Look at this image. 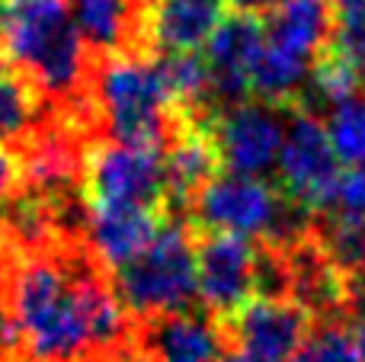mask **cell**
Returning a JSON list of instances; mask_svg holds the SVG:
<instances>
[{
  "mask_svg": "<svg viewBox=\"0 0 365 362\" xmlns=\"http://www.w3.org/2000/svg\"><path fill=\"white\" fill-rule=\"evenodd\" d=\"M96 254L90 241H68L42 254H23L6 276V305L23 353L32 362H81L93 356L83 276Z\"/></svg>",
  "mask_w": 365,
  "mask_h": 362,
  "instance_id": "6da1fadb",
  "label": "cell"
},
{
  "mask_svg": "<svg viewBox=\"0 0 365 362\" xmlns=\"http://www.w3.org/2000/svg\"><path fill=\"white\" fill-rule=\"evenodd\" d=\"M0 58L29 77L51 109L90 93L96 55L77 29L71 0H4Z\"/></svg>",
  "mask_w": 365,
  "mask_h": 362,
  "instance_id": "7a4b0ae2",
  "label": "cell"
},
{
  "mask_svg": "<svg viewBox=\"0 0 365 362\" xmlns=\"http://www.w3.org/2000/svg\"><path fill=\"white\" fill-rule=\"evenodd\" d=\"M90 96L106 138L164 151L167 128H170V100L154 58L148 61L122 51L96 55L90 74Z\"/></svg>",
  "mask_w": 365,
  "mask_h": 362,
  "instance_id": "3957f363",
  "label": "cell"
},
{
  "mask_svg": "<svg viewBox=\"0 0 365 362\" xmlns=\"http://www.w3.org/2000/svg\"><path fill=\"white\" fill-rule=\"evenodd\" d=\"M115 299L132 321L199 308L195 250L186 218H167L158 241L128 267L113 273Z\"/></svg>",
  "mask_w": 365,
  "mask_h": 362,
  "instance_id": "277c9868",
  "label": "cell"
},
{
  "mask_svg": "<svg viewBox=\"0 0 365 362\" xmlns=\"http://www.w3.org/2000/svg\"><path fill=\"white\" fill-rule=\"evenodd\" d=\"M308 222L311 215L292 205L276 183L234 173L212 180L186 215L192 231L231 234L244 241H285Z\"/></svg>",
  "mask_w": 365,
  "mask_h": 362,
  "instance_id": "5b68a950",
  "label": "cell"
},
{
  "mask_svg": "<svg viewBox=\"0 0 365 362\" xmlns=\"http://www.w3.org/2000/svg\"><path fill=\"white\" fill-rule=\"evenodd\" d=\"M285 138L279 151V177L276 186L285 192L292 205L304 215L317 218L336 205L340 192V160L330 145L327 125L311 113V106L282 109Z\"/></svg>",
  "mask_w": 365,
  "mask_h": 362,
  "instance_id": "8992f818",
  "label": "cell"
},
{
  "mask_svg": "<svg viewBox=\"0 0 365 362\" xmlns=\"http://www.w3.org/2000/svg\"><path fill=\"white\" fill-rule=\"evenodd\" d=\"M83 202L100 205H138L167 212V173L160 148L122 145L113 138H96L83 151Z\"/></svg>",
  "mask_w": 365,
  "mask_h": 362,
  "instance_id": "52a82bcc",
  "label": "cell"
},
{
  "mask_svg": "<svg viewBox=\"0 0 365 362\" xmlns=\"http://www.w3.org/2000/svg\"><path fill=\"white\" fill-rule=\"evenodd\" d=\"M195 250V282H199L202 305L212 318L227 321L253 299V241L212 231H192Z\"/></svg>",
  "mask_w": 365,
  "mask_h": 362,
  "instance_id": "ba28073f",
  "label": "cell"
},
{
  "mask_svg": "<svg viewBox=\"0 0 365 362\" xmlns=\"http://www.w3.org/2000/svg\"><path fill=\"white\" fill-rule=\"evenodd\" d=\"M227 343L263 362H292L314 327V314L292 299H250L237 314L221 321Z\"/></svg>",
  "mask_w": 365,
  "mask_h": 362,
  "instance_id": "9c48e42d",
  "label": "cell"
},
{
  "mask_svg": "<svg viewBox=\"0 0 365 362\" xmlns=\"http://www.w3.org/2000/svg\"><path fill=\"white\" fill-rule=\"evenodd\" d=\"M215 135H218L225 170L234 177H257L279 160L285 138V119L279 109L263 103H237L215 113Z\"/></svg>",
  "mask_w": 365,
  "mask_h": 362,
  "instance_id": "30bf717a",
  "label": "cell"
},
{
  "mask_svg": "<svg viewBox=\"0 0 365 362\" xmlns=\"http://www.w3.org/2000/svg\"><path fill=\"white\" fill-rule=\"evenodd\" d=\"M266 42V19L227 13L205 45V64L212 77V93L221 109L247 103L257 58Z\"/></svg>",
  "mask_w": 365,
  "mask_h": 362,
  "instance_id": "8fae6325",
  "label": "cell"
},
{
  "mask_svg": "<svg viewBox=\"0 0 365 362\" xmlns=\"http://www.w3.org/2000/svg\"><path fill=\"white\" fill-rule=\"evenodd\" d=\"M87 212H90V224H87L90 250L109 273L138 260L158 241L167 218H173L167 212L138 209V205H100V209H87Z\"/></svg>",
  "mask_w": 365,
  "mask_h": 362,
  "instance_id": "7c38bea8",
  "label": "cell"
},
{
  "mask_svg": "<svg viewBox=\"0 0 365 362\" xmlns=\"http://www.w3.org/2000/svg\"><path fill=\"white\" fill-rule=\"evenodd\" d=\"M336 38V6L330 0H285L266 26V42L282 55L308 64Z\"/></svg>",
  "mask_w": 365,
  "mask_h": 362,
  "instance_id": "4fadbf2b",
  "label": "cell"
},
{
  "mask_svg": "<svg viewBox=\"0 0 365 362\" xmlns=\"http://www.w3.org/2000/svg\"><path fill=\"white\" fill-rule=\"evenodd\" d=\"M225 16L227 0H158L151 13L154 48L158 55L199 51L202 45H208Z\"/></svg>",
  "mask_w": 365,
  "mask_h": 362,
  "instance_id": "5bb4252c",
  "label": "cell"
},
{
  "mask_svg": "<svg viewBox=\"0 0 365 362\" xmlns=\"http://www.w3.org/2000/svg\"><path fill=\"white\" fill-rule=\"evenodd\" d=\"M48 119V103L36 83L0 58V145H19Z\"/></svg>",
  "mask_w": 365,
  "mask_h": 362,
  "instance_id": "9a60e30c",
  "label": "cell"
},
{
  "mask_svg": "<svg viewBox=\"0 0 365 362\" xmlns=\"http://www.w3.org/2000/svg\"><path fill=\"white\" fill-rule=\"evenodd\" d=\"M311 83H314L317 93L327 96V100L336 106V103L362 93L365 74L359 71V64L346 55V48L334 38V42L324 45V48L314 55V61H311Z\"/></svg>",
  "mask_w": 365,
  "mask_h": 362,
  "instance_id": "2e32d148",
  "label": "cell"
},
{
  "mask_svg": "<svg viewBox=\"0 0 365 362\" xmlns=\"http://www.w3.org/2000/svg\"><path fill=\"white\" fill-rule=\"evenodd\" d=\"M292 362H365L356 324L349 318L314 321L308 340L292 356Z\"/></svg>",
  "mask_w": 365,
  "mask_h": 362,
  "instance_id": "e0dca14e",
  "label": "cell"
},
{
  "mask_svg": "<svg viewBox=\"0 0 365 362\" xmlns=\"http://www.w3.org/2000/svg\"><path fill=\"white\" fill-rule=\"evenodd\" d=\"M327 135L340 164L349 170L365 167V90L336 103L327 119Z\"/></svg>",
  "mask_w": 365,
  "mask_h": 362,
  "instance_id": "ac0fdd59",
  "label": "cell"
},
{
  "mask_svg": "<svg viewBox=\"0 0 365 362\" xmlns=\"http://www.w3.org/2000/svg\"><path fill=\"white\" fill-rule=\"evenodd\" d=\"M336 42L365 74V0H349L336 6Z\"/></svg>",
  "mask_w": 365,
  "mask_h": 362,
  "instance_id": "d6986e66",
  "label": "cell"
},
{
  "mask_svg": "<svg viewBox=\"0 0 365 362\" xmlns=\"http://www.w3.org/2000/svg\"><path fill=\"white\" fill-rule=\"evenodd\" d=\"M334 209L346 212V215H359L365 218V167L346 170L340 180V192H336V205Z\"/></svg>",
  "mask_w": 365,
  "mask_h": 362,
  "instance_id": "ffe728a7",
  "label": "cell"
},
{
  "mask_svg": "<svg viewBox=\"0 0 365 362\" xmlns=\"http://www.w3.org/2000/svg\"><path fill=\"white\" fill-rule=\"evenodd\" d=\"M23 164L19 154L10 145H0V205H6L19 190H23Z\"/></svg>",
  "mask_w": 365,
  "mask_h": 362,
  "instance_id": "44dd1931",
  "label": "cell"
},
{
  "mask_svg": "<svg viewBox=\"0 0 365 362\" xmlns=\"http://www.w3.org/2000/svg\"><path fill=\"white\" fill-rule=\"evenodd\" d=\"M285 0H227V13H240V16L266 19L282 6Z\"/></svg>",
  "mask_w": 365,
  "mask_h": 362,
  "instance_id": "7402d4cb",
  "label": "cell"
},
{
  "mask_svg": "<svg viewBox=\"0 0 365 362\" xmlns=\"http://www.w3.org/2000/svg\"><path fill=\"white\" fill-rule=\"evenodd\" d=\"M13 260H16V257H13L10 250L4 247V241H0V299H4V295H6V276H10Z\"/></svg>",
  "mask_w": 365,
  "mask_h": 362,
  "instance_id": "603a6c76",
  "label": "cell"
},
{
  "mask_svg": "<svg viewBox=\"0 0 365 362\" xmlns=\"http://www.w3.org/2000/svg\"><path fill=\"white\" fill-rule=\"evenodd\" d=\"M218 362H263V359L253 356V353H247V350H237V346H231V350H227Z\"/></svg>",
  "mask_w": 365,
  "mask_h": 362,
  "instance_id": "cb8c5ba5",
  "label": "cell"
},
{
  "mask_svg": "<svg viewBox=\"0 0 365 362\" xmlns=\"http://www.w3.org/2000/svg\"><path fill=\"white\" fill-rule=\"evenodd\" d=\"M81 362H122V356H115V359H103V356H96V359H81Z\"/></svg>",
  "mask_w": 365,
  "mask_h": 362,
  "instance_id": "d4e9b609",
  "label": "cell"
},
{
  "mask_svg": "<svg viewBox=\"0 0 365 362\" xmlns=\"http://www.w3.org/2000/svg\"><path fill=\"white\" fill-rule=\"evenodd\" d=\"M0 29H4V0H0Z\"/></svg>",
  "mask_w": 365,
  "mask_h": 362,
  "instance_id": "484cf974",
  "label": "cell"
}]
</instances>
